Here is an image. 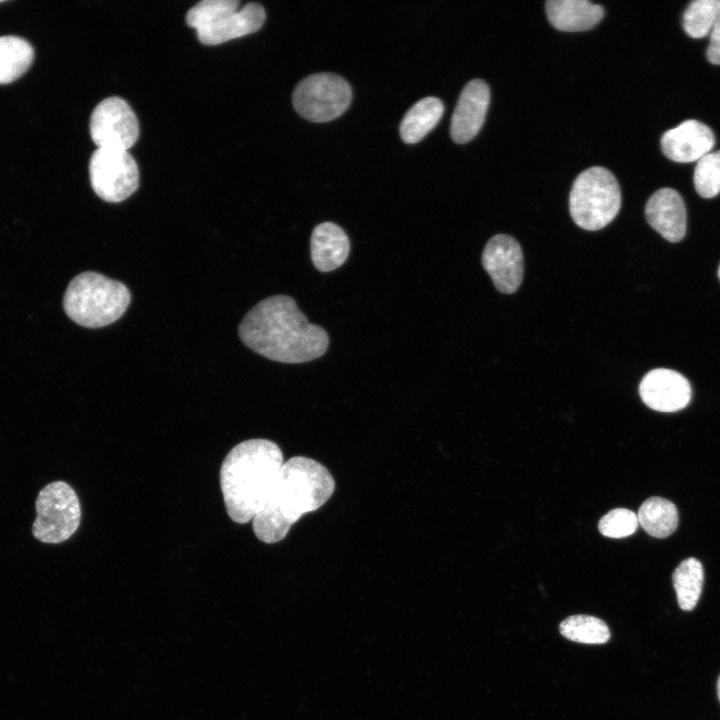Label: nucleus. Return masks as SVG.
I'll list each match as a JSON object with an SVG mask.
<instances>
[{
	"label": "nucleus",
	"instance_id": "9b49d317",
	"mask_svg": "<svg viewBox=\"0 0 720 720\" xmlns=\"http://www.w3.org/2000/svg\"><path fill=\"white\" fill-rule=\"evenodd\" d=\"M481 261L498 291L511 294L519 288L524 262L521 247L513 237L493 236L485 245Z\"/></svg>",
	"mask_w": 720,
	"mask_h": 720
},
{
	"label": "nucleus",
	"instance_id": "2eb2a0df",
	"mask_svg": "<svg viewBox=\"0 0 720 720\" xmlns=\"http://www.w3.org/2000/svg\"><path fill=\"white\" fill-rule=\"evenodd\" d=\"M649 225L663 238L678 242L686 233L687 215L682 197L671 188H662L652 194L645 207Z\"/></svg>",
	"mask_w": 720,
	"mask_h": 720
},
{
	"label": "nucleus",
	"instance_id": "4be33fe9",
	"mask_svg": "<svg viewBox=\"0 0 720 720\" xmlns=\"http://www.w3.org/2000/svg\"><path fill=\"white\" fill-rule=\"evenodd\" d=\"M562 636L583 644H604L610 639V630L600 618L591 615H571L559 624Z\"/></svg>",
	"mask_w": 720,
	"mask_h": 720
},
{
	"label": "nucleus",
	"instance_id": "423d86ee",
	"mask_svg": "<svg viewBox=\"0 0 720 720\" xmlns=\"http://www.w3.org/2000/svg\"><path fill=\"white\" fill-rule=\"evenodd\" d=\"M621 207V191L615 176L606 168L594 166L575 179L569 197L574 222L588 231L608 225Z\"/></svg>",
	"mask_w": 720,
	"mask_h": 720
},
{
	"label": "nucleus",
	"instance_id": "6e6552de",
	"mask_svg": "<svg viewBox=\"0 0 720 720\" xmlns=\"http://www.w3.org/2000/svg\"><path fill=\"white\" fill-rule=\"evenodd\" d=\"M351 98V87L344 78L333 73H316L298 83L292 100L295 110L303 118L327 122L342 115Z\"/></svg>",
	"mask_w": 720,
	"mask_h": 720
},
{
	"label": "nucleus",
	"instance_id": "412c9836",
	"mask_svg": "<svg viewBox=\"0 0 720 720\" xmlns=\"http://www.w3.org/2000/svg\"><path fill=\"white\" fill-rule=\"evenodd\" d=\"M672 579L679 607L691 611L697 605L703 588L702 564L695 558L685 559L675 569Z\"/></svg>",
	"mask_w": 720,
	"mask_h": 720
},
{
	"label": "nucleus",
	"instance_id": "dca6fc26",
	"mask_svg": "<svg viewBox=\"0 0 720 720\" xmlns=\"http://www.w3.org/2000/svg\"><path fill=\"white\" fill-rule=\"evenodd\" d=\"M310 247L312 262L321 272H330L340 267L350 252L347 234L333 222L320 223L313 229Z\"/></svg>",
	"mask_w": 720,
	"mask_h": 720
},
{
	"label": "nucleus",
	"instance_id": "6ab92c4d",
	"mask_svg": "<svg viewBox=\"0 0 720 720\" xmlns=\"http://www.w3.org/2000/svg\"><path fill=\"white\" fill-rule=\"evenodd\" d=\"M641 527L651 536L665 538L678 526L676 506L667 499L650 497L643 502L637 513Z\"/></svg>",
	"mask_w": 720,
	"mask_h": 720
},
{
	"label": "nucleus",
	"instance_id": "0eeeda50",
	"mask_svg": "<svg viewBox=\"0 0 720 720\" xmlns=\"http://www.w3.org/2000/svg\"><path fill=\"white\" fill-rule=\"evenodd\" d=\"M34 537L44 543L58 544L69 539L78 529L81 507L74 489L63 481L46 485L38 494Z\"/></svg>",
	"mask_w": 720,
	"mask_h": 720
},
{
	"label": "nucleus",
	"instance_id": "f8f14e48",
	"mask_svg": "<svg viewBox=\"0 0 720 720\" xmlns=\"http://www.w3.org/2000/svg\"><path fill=\"white\" fill-rule=\"evenodd\" d=\"M639 394L642 401L659 412H676L691 399V387L680 373L666 368L649 371L641 380Z\"/></svg>",
	"mask_w": 720,
	"mask_h": 720
},
{
	"label": "nucleus",
	"instance_id": "1a4fd4ad",
	"mask_svg": "<svg viewBox=\"0 0 720 720\" xmlns=\"http://www.w3.org/2000/svg\"><path fill=\"white\" fill-rule=\"evenodd\" d=\"M89 176L94 192L107 202H121L139 186L138 166L126 150L97 148L89 161Z\"/></svg>",
	"mask_w": 720,
	"mask_h": 720
},
{
	"label": "nucleus",
	"instance_id": "b1692460",
	"mask_svg": "<svg viewBox=\"0 0 720 720\" xmlns=\"http://www.w3.org/2000/svg\"><path fill=\"white\" fill-rule=\"evenodd\" d=\"M694 186L704 198L720 192V150L709 152L698 160L694 171Z\"/></svg>",
	"mask_w": 720,
	"mask_h": 720
},
{
	"label": "nucleus",
	"instance_id": "20e7f679",
	"mask_svg": "<svg viewBox=\"0 0 720 720\" xmlns=\"http://www.w3.org/2000/svg\"><path fill=\"white\" fill-rule=\"evenodd\" d=\"M130 301V291L123 283L86 271L70 281L63 297V308L75 323L100 328L117 321Z\"/></svg>",
	"mask_w": 720,
	"mask_h": 720
},
{
	"label": "nucleus",
	"instance_id": "39448f33",
	"mask_svg": "<svg viewBox=\"0 0 720 720\" xmlns=\"http://www.w3.org/2000/svg\"><path fill=\"white\" fill-rule=\"evenodd\" d=\"M266 13L262 5L250 2L240 7L238 0H203L190 8L186 23L194 28L200 43L219 45L258 31Z\"/></svg>",
	"mask_w": 720,
	"mask_h": 720
},
{
	"label": "nucleus",
	"instance_id": "5701e85b",
	"mask_svg": "<svg viewBox=\"0 0 720 720\" xmlns=\"http://www.w3.org/2000/svg\"><path fill=\"white\" fill-rule=\"evenodd\" d=\"M720 13V0H695L683 14V28L692 38L705 37Z\"/></svg>",
	"mask_w": 720,
	"mask_h": 720
},
{
	"label": "nucleus",
	"instance_id": "ddd939ff",
	"mask_svg": "<svg viewBox=\"0 0 720 720\" xmlns=\"http://www.w3.org/2000/svg\"><path fill=\"white\" fill-rule=\"evenodd\" d=\"M489 102L490 90L483 80L474 79L465 85L451 118L450 134L456 143H466L478 134Z\"/></svg>",
	"mask_w": 720,
	"mask_h": 720
},
{
	"label": "nucleus",
	"instance_id": "393cba45",
	"mask_svg": "<svg viewBox=\"0 0 720 720\" xmlns=\"http://www.w3.org/2000/svg\"><path fill=\"white\" fill-rule=\"evenodd\" d=\"M638 525V517L635 512L625 508H616L599 520L598 529L602 535L618 539L633 534Z\"/></svg>",
	"mask_w": 720,
	"mask_h": 720
},
{
	"label": "nucleus",
	"instance_id": "cd10ccee",
	"mask_svg": "<svg viewBox=\"0 0 720 720\" xmlns=\"http://www.w3.org/2000/svg\"><path fill=\"white\" fill-rule=\"evenodd\" d=\"M718 277H719V280H720V264H719V267H718Z\"/></svg>",
	"mask_w": 720,
	"mask_h": 720
},
{
	"label": "nucleus",
	"instance_id": "a211bd4d",
	"mask_svg": "<svg viewBox=\"0 0 720 720\" xmlns=\"http://www.w3.org/2000/svg\"><path fill=\"white\" fill-rule=\"evenodd\" d=\"M443 112V103L436 97L430 96L416 102L401 121L402 140L408 144L422 140L437 125Z\"/></svg>",
	"mask_w": 720,
	"mask_h": 720
},
{
	"label": "nucleus",
	"instance_id": "f257e3e1",
	"mask_svg": "<svg viewBox=\"0 0 720 720\" xmlns=\"http://www.w3.org/2000/svg\"><path fill=\"white\" fill-rule=\"evenodd\" d=\"M242 342L254 352L281 363H304L324 355L327 332L308 322L295 300L274 295L258 302L243 317Z\"/></svg>",
	"mask_w": 720,
	"mask_h": 720
},
{
	"label": "nucleus",
	"instance_id": "bb28decb",
	"mask_svg": "<svg viewBox=\"0 0 720 720\" xmlns=\"http://www.w3.org/2000/svg\"><path fill=\"white\" fill-rule=\"evenodd\" d=\"M717 693H718V698H719V700H720V676H719V679H718V682H717Z\"/></svg>",
	"mask_w": 720,
	"mask_h": 720
},
{
	"label": "nucleus",
	"instance_id": "9d476101",
	"mask_svg": "<svg viewBox=\"0 0 720 720\" xmlns=\"http://www.w3.org/2000/svg\"><path fill=\"white\" fill-rule=\"evenodd\" d=\"M89 129L97 148L126 151L137 142L140 133L134 111L125 100L116 96L97 104L90 117Z\"/></svg>",
	"mask_w": 720,
	"mask_h": 720
},
{
	"label": "nucleus",
	"instance_id": "4468645a",
	"mask_svg": "<svg viewBox=\"0 0 720 720\" xmlns=\"http://www.w3.org/2000/svg\"><path fill=\"white\" fill-rule=\"evenodd\" d=\"M711 129L697 121L686 120L666 131L661 138L664 155L672 161L687 163L698 161L714 146Z\"/></svg>",
	"mask_w": 720,
	"mask_h": 720
},
{
	"label": "nucleus",
	"instance_id": "a878e982",
	"mask_svg": "<svg viewBox=\"0 0 720 720\" xmlns=\"http://www.w3.org/2000/svg\"><path fill=\"white\" fill-rule=\"evenodd\" d=\"M706 56L710 63L720 65V13L711 29Z\"/></svg>",
	"mask_w": 720,
	"mask_h": 720
},
{
	"label": "nucleus",
	"instance_id": "f03ea898",
	"mask_svg": "<svg viewBox=\"0 0 720 720\" xmlns=\"http://www.w3.org/2000/svg\"><path fill=\"white\" fill-rule=\"evenodd\" d=\"M335 481L318 461L295 456L284 462L258 514L253 531L264 543L283 540L299 518L319 509L331 497Z\"/></svg>",
	"mask_w": 720,
	"mask_h": 720
},
{
	"label": "nucleus",
	"instance_id": "f3484780",
	"mask_svg": "<svg viewBox=\"0 0 720 720\" xmlns=\"http://www.w3.org/2000/svg\"><path fill=\"white\" fill-rule=\"evenodd\" d=\"M546 13L554 28L568 32L589 30L604 16L602 6L587 0H549Z\"/></svg>",
	"mask_w": 720,
	"mask_h": 720
},
{
	"label": "nucleus",
	"instance_id": "aec40b11",
	"mask_svg": "<svg viewBox=\"0 0 720 720\" xmlns=\"http://www.w3.org/2000/svg\"><path fill=\"white\" fill-rule=\"evenodd\" d=\"M34 59L33 47L18 36L0 37V84L20 78Z\"/></svg>",
	"mask_w": 720,
	"mask_h": 720
},
{
	"label": "nucleus",
	"instance_id": "7ed1b4c3",
	"mask_svg": "<svg viewBox=\"0 0 720 720\" xmlns=\"http://www.w3.org/2000/svg\"><path fill=\"white\" fill-rule=\"evenodd\" d=\"M280 447L267 439L234 446L220 469L226 511L236 523L253 520L265 504L283 465Z\"/></svg>",
	"mask_w": 720,
	"mask_h": 720
}]
</instances>
